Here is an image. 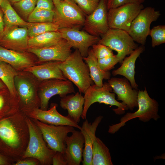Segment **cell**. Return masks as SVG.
I'll return each instance as SVG.
<instances>
[{
  "label": "cell",
  "mask_w": 165,
  "mask_h": 165,
  "mask_svg": "<svg viewBox=\"0 0 165 165\" xmlns=\"http://www.w3.org/2000/svg\"><path fill=\"white\" fill-rule=\"evenodd\" d=\"M29 136L26 115L20 110L0 119V148L13 163L22 159Z\"/></svg>",
  "instance_id": "cell-1"
},
{
  "label": "cell",
  "mask_w": 165,
  "mask_h": 165,
  "mask_svg": "<svg viewBox=\"0 0 165 165\" xmlns=\"http://www.w3.org/2000/svg\"><path fill=\"white\" fill-rule=\"evenodd\" d=\"M59 67L64 77L77 86L79 92L84 94L94 84L88 66L77 49L71 53L65 60L61 62Z\"/></svg>",
  "instance_id": "cell-2"
},
{
  "label": "cell",
  "mask_w": 165,
  "mask_h": 165,
  "mask_svg": "<svg viewBox=\"0 0 165 165\" xmlns=\"http://www.w3.org/2000/svg\"><path fill=\"white\" fill-rule=\"evenodd\" d=\"M40 82L29 72L18 71L14 78V85L21 111L40 108L38 92Z\"/></svg>",
  "instance_id": "cell-3"
},
{
  "label": "cell",
  "mask_w": 165,
  "mask_h": 165,
  "mask_svg": "<svg viewBox=\"0 0 165 165\" xmlns=\"http://www.w3.org/2000/svg\"><path fill=\"white\" fill-rule=\"evenodd\" d=\"M29 130V140L22 159L33 158L37 160L40 165L52 164V159L56 152L50 149L44 140L38 126L31 118L26 116Z\"/></svg>",
  "instance_id": "cell-4"
},
{
  "label": "cell",
  "mask_w": 165,
  "mask_h": 165,
  "mask_svg": "<svg viewBox=\"0 0 165 165\" xmlns=\"http://www.w3.org/2000/svg\"><path fill=\"white\" fill-rule=\"evenodd\" d=\"M54 5L53 22L59 28L83 26L86 14L72 0H52Z\"/></svg>",
  "instance_id": "cell-5"
},
{
  "label": "cell",
  "mask_w": 165,
  "mask_h": 165,
  "mask_svg": "<svg viewBox=\"0 0 165 165\" xmlns=\"http://www.w3.org/2000/svg\"><path fill=\"white\" fill-rule=\"evenodd\" d=\"M138 110L134 113H127L122 117L120 122L109 126L108 133L114 134L128 121L137 118L145 122L153 119L157 120L160 116L158 115L159 105L156 101L149 96L146 88L144 90H138Z\"/></svg>",
  "instance_id": "cell-6"
},
{
  "label": "cell",
  "mask_w": 165,
  "mask_h": 165,
  "mask_svg": "<svg viewBox=\"0 0 165 165\" xmlns=\"http://www.w3.org/2000/svg\"><path fill=\"white\" fill-rule=\"evenodd\" d=\"M112 90L108 82H105L101 87L95 84L90 86L84 93L85 101L82 118L86 119L89 108L96 102L117 106V108L113 110L117 114H123L127 110L128 108L125 105L116 100L115 94L112 93Z\"/></svg>",
  "instance_id": "cell-7"
},
{
  "label": "cell",
  "mask_w": 165,
  "mask_h": 165,
  "mask_svg": "<svg viewBox=\"0 0 165 165\" xmlns=\"http://www.w3.org/2000/svg\"><path fill=\"white\" fill-rule=\"evenodd\" d=\"M98 43L116 51V55L120 64L127 55H130L138 47V45L127 32L117 29L109 28Z\"/></svg>",
  "instance_id": "cell-8"
},
{
  "label": "cell",
  "mask_w": 165,
  "mask_h": 165,
  "mask_svg": "<svg viewBox=\"0 0 165 165\" xmlns=\"http://www.w3.org/2000/svg\"><path fill=\"white\" fill-rule=\"evenodd\" d=\"M161 14L151 7L142 9L132 23L128 32L135 42L144 45L150 30L151 24L156 21Z\"/></svg>",
  "instance_id": "cell-9"
},
{
  "label": "cell",
  "mask_w": 165,
  "mask_h": 165,
  "mask_svg": "<svg viewBox=\"0 0 165 165\" xmlns=\"http://www.w3.org/2000/svg\"><path fill=\"white\" fill-rule=\"evenodd\" d=\"M31 119L39 129L48 146L55 152L64 153L66 147L65 139L68 134L75 130L74 127L50 125Z\"/></svg>",
  "instance_id": "cell-10"
},
{
  "label": "cell",
  "mask_w": 165,
  "mask_h": 165,
  "mask_svg": "<svg viewBox=\"0 0 165 165\" xmlns=\"http://www.w3.org/2000/svg\"><path fill=\"white\" fill-rule=\"evenodd\" d=\"M38 93L40 108L47 110L49 100L53 96L58 95L62 98L69 94H75V91L72 82L69 80L51 79L40 82Z\"/></svg>",
  "instance_id": "cell-11"
},
{
  "label": "cell",
  "mask_w": 165,
  "mask_h": 165,
  "mask_svg": "<svg viewBox=\"0 0 165 165\" xmlns=\"http://www.w3.org/2000/svg\"><path fill=\"white\" fill-rule=\"evenodd\" d=\"M143 8L142 4L131 3L109 9L107 14L109 28L128 32L133 21Z\"/></svg>",
  "instance_id": "cell-12"
},
{
  "label": "cell",
  "mask_w": 165,
  "mask_h": 165,
  "mask_svg": "<svg viewBox=\"0 0 165 165\" xmlns=\"http://www.w3.org/2000/svg\"><path fill=\"white\" fill-rule=\"evenodd\" d=\"M57 104L52 103L49 110L35 108L22 112L27 116L44 123L56 126H71L80 130L81 127L69 115L63 116L57 111Z\"/></svg>",
  "instance_id": "cell-13"
},
{
  "label": "cell",
  "mask_w": 165,
  "mask_h": 165,
  "mask_svg": "<svg viewBox=\"0 0 165 165\" xmlns=\"http://www.w3.org/2000/svg\"><path fill=\"white\" fill-rule=\"evenodd\" d=\"M107 0H100L96 9L86 15L83 29L90 34L99 37L104 35L109 28L108 23Z\"/></svg>",
  "instance_id": "cell-14"
},
{
  "label": "cell",
  "mask_w": 165,
  "mask_h": 165,
  "mask_svg": "<svg viewBox=\"0 0 165 165\" xmlns=\"http://www.w3.org/2000/svg\"><path fill=\"white\" fill-rule=\"evenodd\" d=\"M58 31L62 38L67 41L72 47L77 49L83 57L87 56L90 47L98 43L101 38L78 28H62Z\"/></svg>",
  "instance_id": "cell-15"
},
{
  "label": "cell",
  "mask_w": 165,
  "mask_h": 165,
  "mask_svg": "<svg viewBox=\"0 0 165 165\" xmlns=\"http://www.w3.org/2000/svg\"><path fill=\"white\" fill-rule=\"evenodd\" d=\"M72 46L65 39L54 45L43 48H29L28 51L37 58L39 64L50 61L63 62L71 54Z\"/></svg>",
  "instance_id": "cell-16"
},
{
  "label": "cell",
  "mask_w": 165,
  "mask_h": 165,
  "mask_svg": "<svg viewBox=\"0 0 165 165\" xmlns=\"http://www.w3.org/2000/svg\"><path fill=\"white\" fill-rule=\"evenodd\" d=\"M29 38L27 27L13 26L4 29L0 35V46L15 51H27Z\"/></svg>",
  "instance_id": "cell-17"
},
{
  "label": "cell",
  "mask_w": 165,
  "mask_h": 165,
  "mask_svg": "<svg viewBox=\"0 0 165 165\" xmlns=\"http://www.w3.org/2000/svg\"><path fill=\"white\" fill-rule=\"evenodd\" d=\"M0 61L9 64L17 71H24L30 66L39 64L37 57L30 52L15 51L1 46Z\"/></svg>",
  "instance_id": "cell-18"
},
{
  "label": "cell",
  "mask_w": 165,
  "mask_h": 165,
  "mask_svg": "<svg viewBox=\"0 0 165 165\" xmlns=\"http://www.w3.org/2000/svg\"><path fill=\"white\" fill-rule=\"evenodd\" d=\"M108 82L116 94L118 100L121 101L131 110L138 106L137 90L132 89L131 85L126 79L112 78Z\"/></svg>",
  "instance_id": "cell-19"
},
{
  "label": "cell",
  "mask_w": 165,
  "mask_h": 165,
  "mask_svg": "<svg viewBox=\"0 0 165 165\" xmlns=\"http://www.w3.org/2000/svg\"><path fill=\"white\" fill-rule=\"evenodd\" d=\"M64 155L67 165H79L82 161L85 141L81 132L74 130L65 139Z\"/></svg>",
  "instance_id": "cell-20"
},
{
  "label": "cell",
  "mask_w": 165,
  "mask_h": 165,
  "mask_svg": "<svg viewBox=\"0 0 165 165\" xmlns=\"http://www.w3.org/2000/svg\"><path fill=\"white\" fill-rule=\"evenodd\" d=\"M61 62H46L30 66L24 71L31 73L40 81L51 79L67 80L59 68Z\"/></svg>",
  "instance_id": "cell-21"
},
{
  "label": "cell",
  "mask_w": 165,
  "mask_h": 165,
  "mask_svg": "<svg viewBox=\"0 0 165 165\" xmlns=\"http://www.w3.org/2000/svg\"><path fill=\"white\" fill-rule=\"evenodd\" d=\"M103 118L101 116L97 117L92 123L86 119L81 127L80 130L85 141L82 161L83 165H92L93 138L95 134L97 128Z\"/></svg>",
  "instance_id": "cell-22"
},
{
  "label": "cell",
  "mask_w": 165,
  "mask_h": 165,
  "mask_svg": "<svg viewBox=\"0 0 165 165\" xmlns=\"http://www.w3.org/2000/svg\"><path fill=\"white\" fill-rule=\"evenodd\" d=\"M144 50L143 45L138 46L129 56L124 58L120 67L112 72L113 76L120 75L124 76L129 81L132 88L136 90H138V86L134 77L135 64L137 58Z\"/></svg>",
  "instance_id": "cell-23"
},
{
  "label": "cell",
  "mask_w": 165,
  "mask_h": 165,
  "mask_svg": "<svg viewBox=\"0 0 165 165\" xmlns=\"http://www.w3.org/2000/svg\"><path fill=\"white\" fill-rule=\"evenodd\" d=\"M85 99L80 92L68 95L61 98L60 106L68 112V115L78 123L80 121L83 108Z\"/></svg>",
  "instance_id": "cell-24"
},
{
  "label": "cell",
  "mask_w": 165,
  "mask_h": 165,
  "mask_svg": "<svg viewBox=\"0 0 165 165\" xmlns=\"http://www.w3.org/2000/svg\"><path fill=\"white\" fill-rule=\"evenodd\" d=\"M83 59L88 66L90 76L95 85L101 87L103 84L104 79H110V72L104 71L101 69L92 49H89L87 56L83 57Z\"/></svg>",
  "instance_id": "cell-25"
},
{
  "label": "cell",
  "mask_w": 165,
  "mask_h": 165,
  "mask_svg": "<svg viewBox=\"0 0 165 165\" xmlns=\"http://www.w3.org/2000/svg\"><path fill=\"white\" fill-rule=\"evenodd\" d=\"M20 110L19 99L6 87L0 89V116L6 117Z\"/></svg>",
  "instance_id": "cell-26"
},
{
  "label": "cell",
  "mask_w": 165,
  "mask_h": 165,
  "mask_svg": "<svg viewBox=\"0 0 165 165\" xmlns=\"http://www.w3.org/2000/svg\"><path fill=\"white\" fill-rule=\"evenodd\" d=\"M3 13L4 29L14 26L28 27L30 23L22 18L13 8L8 0H2L0 6Z\"/></svg>",
  "instance_id": "cell-27"
},
{
  "label": "cell",
  "mask_w": 165,
  "mask_h": 165,
  "mask_svg": "<svg viewBox=\"0 0 165 165\" xmlns=\"http://www.w3.org/2000/svg\"><path fill=\"white\" fill-rule=\"evenodd\" d=\"M93 141L92 165H112L108 148L99 138L94 135Z\"/></svg>",
  "instance_id": "cell-28"
},
{
  "label": "cell",
  "mask_w": 165,
  "mask_h": 165,
  "mask_svg": "<svg viewBox=\"0 0 165 165\" xmlns=\"http://www.w3.org/2000/svg\"><path fill=\"white\" fill-rule=\"evenodd\" d=\"M62 39L61 34L58 31L46 32L29 38L28 48L48 47L57 44Z\"/></svg>",
  "instance_id": "cell-29"
},
{
  "label": "cell",
  "mask_w": 165,
  "mask_h": 165,
  "mask_svg": "<svg viewBox=\"0 0 165 165\" xmlns=\"http://www.w3.org/2000/svg\"><path fill=\"white\" fill-rule=\"evenodd\" d=\"M17 72L9 64L0 61V79L10 93L17 97H18L14 87V79Z\"/></svg>",
  "instance_id": "cell-30"
},
{
  "label": "cell",
  "mask_w": 165,
  "mask_h": 165,
  "mask_svg": "<svg viewBox=\"0 0 165 165\" xmlns=\"http://www.w3.org/2000/svg\"><path fill=\"white\" fill-rule=\"evenodd\" d=\"M59 26L53 22L31 23L27 27L29 38L33 37L45 33L58 31Z\"/></svg>",
  "instance_id": "cell-31"
},
{
  "label": "cell",
  "mask_w": 165,
  "mask_h": 165,
  "mask_svg": "<svg viewBox=\"0 0 165 165\" xmlns=\"http://www.w3.org/2000/svg\"><path fill=\"white\" fill-rule=\"evenodd\" d=\"M53 10L35 8L28 16L27 21L31 23L53 22Z\"/></svg>",
  "instance_id": "cell-32"
},
{
  "label": "cell",
  "mask_w": 165,
  "mask_h": 165,
  "mask_svg": "<svg viewBox=\"0 0 165 165\" xmlns=\"http://www.w3.org/2000/svg\"><path fill=\"white\" fill-rule=\"evenodd\" d=\"M37 1V0H21L13 5L22 17L27 20L35 8Z\"/></svg>",
  "instance_id": "cell-33"
},
{
  "label": "cell",
  "mask_w": 165,
  "mask_h": 165,
  "mask_svg": "<svg viewBox=\"0 0 165 165\" xmlns=\"http://www.w3.org/2000/svg\"><path fill=\"white\" fill-rule=\"evenodd\" d=\"M151 38V45L154 48L165 43V26L159 25L150 29L149 35Z\"/></svg>",
  "instance_id": "cell-34"
},
{
  "label": "cell",
  "mask_w": 165,
  "mask_h": 165,
  "mask_svg": "<svg viewBox=\"0 0 165 165\" xmlns=\"http://www.w3.org/2000/svg\"><path fill=\"white\" fill-rule=\"evenodd\" d=\"M86 15L91 14L97 6L100 0H72Z\"/></svg>",
  "instance_id": "cell-35"
},
{
  "label": "cell",
  "mask_w": 165,
  "mask_h": 165,
  "mask_svg": "<svg viewBox=\"0 0 165 165\" xmlns=\"http://www.w3.org/2000/svg\"><path fill=\"white\" fill-rule=\"evenodd\" d=\"M92 50L97 59L109 57L114 55L112 50L103 44L97 43L92 46Z\"/></svg>",
  "instance_id": "cell-36"
},
{
  "label": "cell",
  "mask_w": 165,
  "mask_h": 165,
  "mask_svg": "<svg viewBox=\"0 0 165 165\" xmlns=\"http://www.w3.org/2000/svg\"><path fill=\"white\" fill-rule=\"evenodd\" d=\"M98 64L101 69L105 71H109L113 68L115 65L119 62L116 55L97 59Z\"/></svg>",
  "instance_id": "cell-37"
},
{
  "label": "cell",
  "mask_w": 165,
  "mask_h": 165,
  "mask_svg": "<svg viewBox=\"0 0 165 165\" xmlns=\"http://www.w3.org/2000/svg\"><path fill=\"white\" fill-rule=\"evenodd\" d=\"M145 0H107L108 10L128 4H142Z\"/></svg>",
  "instance_id": "cell-38"
},
{
  "label": "cell",
  "mask_w": 165,
  "mask_h": 165,
  "mask_svg": "<svg viewBox=\"0 0 165 165\" xmlns=\"http://www.w3.org/2000/svg\"><path fill=\"white\" fill-rule=\"evenodd\" d=\"M52 164L53 165H67L64 153L56 152L52 159Z\"/></svg>",
  "instance_id": "cell-39"
},
{
  "label": "cell",
  "mask_w": 165,
  "mask_h": 165,
  "mask_svg": "<svg viewBox=\"0 0 165 165\" xmlns=\"http://www.w3.org/2000/svg\"><path fill=\"white\" fill-rule=\"evenodd\" d=\"M52 0H37L35 8L49 10H53Z\"/></svg>",
  "instance_id": "cell-40"
},
{
  "label": "cell",
  "mask_w": 165,
  "mask_h": 165,
  "mask_svg": "<svg viewBox=\"0 0 165 165\" xmlns=\"http://www.w3.org/2000/svg\"><path fill=\"white\" fill-rule=\"evenodd\" d=\"M13 165H40L37 159L31 157H27L17 160Z\"/></svg>",
  "instance_id": "cell-41"
},
{
  "label": "cell",
  "mask_w": 165,
  "mask_h": 165,
  "mask_svg": "<svg viewBox=\"0 0 165 165\" xmlns=\"http://www.w3.org/2000/svg\"><path fill=\"white\" fill-rule=\"evenodd\" d=\"M13 163L7 158L0 153V165H7Z\"/></svg>",
  "instance_id": "cell-42"
},
{
  "label": "cell",
  "mask_w": 165,
  "mask_h": 165,
  "mask_svg": "<svg viewBox=\"0 0 165 165\" xmlns=\"http://www.w3.org/2000/svg\"><path fill=\"white\" fill-rule=\"evenodd\" d=\"M3 13L0 9V35L3 33L5 28V25L3 19Z\"/></svg>",
  "instance_id": "cell-43"
},
{
  "label": "cell",
  "mask_w": 165,
  "mask_h": 165,
  "mask_svg": "<svg viewBox=\"0 0 165 165\" xmlns=\"http://www.w3.org/2000/svg\"><path fill=\"white\" fill-rule=\"evenodd\" d=\"M6 87L4 84L0 79V89Z\"/></svg>",
  "instance_id": "cell-44"
},
{
  "label": "cell",
  "mask_w": 165,
  "mask_h": 165,
  "mask_svg": "<svg viewBox=\"0 0 165 165\" xmlns=\"http://www.w3.org/2000/svg\"><path fill=\"white\" fill-rule=\"evenodd\" d=\"M10 3L13 5L14 3L18 2L21 0H8Z\"/></svg>",
  "instance_id": "cell-45"
},
{
  "label": "cell",
  "mask_w": 165,
  "mask_h": 165,
  "mask_svg": "<svg viewBox=\"0 0 165 165\" xmlns=\"http://www.w3.org/2000/svg\"><path fill=\"white\" fill-rule=\"evenodd\" d=\"M2 0H0V6L1 5V3L2 2Z\"/></svg>",
  "instance_id": "cell-46"
},
{
  "label": "cell",
  "mask_w": 165,
  "mask_h": 165,
  "mask_svg": "<svg viewBox=\"0 0 165 165\" xmlns=\"http://www.w3.org/2000/svg\"></svg>",
  "instance_id": "cell-47"
}]
</instances>
